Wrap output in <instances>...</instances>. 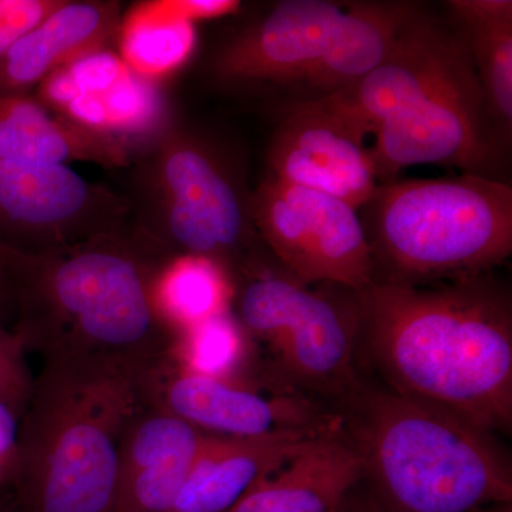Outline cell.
<instances>
[{"label": "cell", "mask_w": 512, "mask_h": 512, "mask_svg": "<svg viewBox=\"0 0 512 512\" xmlns=\"http://www.w3.org/2000/svg\"><path fill=\"white\" fill-rule=\"evenodd\" d=\"M36 94L63 119L133 151L163 138L167 130L168 109L160 87L131 72L109 47L50 74Z\"/></svg>", "instance_id": "11"}, {"label": "cell", "mask_w": 512, "mask_h": 512, "mask_svg": "<svg viewBox=\"0 0 512 512\" xmlns=\"http://www.w3.org/2000/svg\"><path fill=\"white\" fill-rule=\"evenodd\" d=\"M148 406L214 436L256 437L281 430H339L305 400L268 396L231 380L195 375L174 357L141 384Z\"/></svg>", "instance_id": "12"}, {"label": "cell", "mask_w": 512, "mask_h": 512, "mask_svg": "<svg viewBox=\"0 0 512 512\" xmlns=\"http://www.w3.org/2000/svg\"><path fill=\"white\" fill-rule=\"evenodd\" d=\"M389 389L488 433L512 424V312L487 274L448 284H370L352 292Z\"/></svg>", "instance_id": "1"}, {"label": "cell", "mask_w": 512, "mask_h": 512, "mask_svg": "<svg viewBox=\"0 0 512 512\" xmlns=\"http://www.w3.org/2000/svg\"><path fill=\"white\" fill-rule=\"evenodd\" d=\"M473 512H512L511 504L491 505V507L480 508Z\"/></svg>", "instance_id": "33"}, {"label": "cell", "mask_w": 512, "mask_h": 512, "mask_svg": "<svg viewBox=\"0 0 512 512\" xmlns=\"http://www.w3.org/2000/svg\"><path fill=\"white\" fill-rule=\"evenodd\" d=\"M320 434L306 430L256 437L205 434L173 512H228L261 478Z\"/></svg>", "instance_id": "18"}, {"label": "cell", "mask_w": 512, "mask_h": 512, "mask_svg": "<svg viewBox=\"0 0 512 512\" xmlns=\"http://www.w3.org/2000/svg\"><path fill=\"white\" fill-rule=\"evenodd\" d=\"M252 222L288 274L356 292L373 284L359 211L323 192L269 177L249 200Z\"/></svg>", "instance_id": "6"}, {"label": "cell", "mask_w": 512, "mask_h": 512, "mask_svg": "<svg viewBox=\"0 0 512 512\" xmlns=\"http://www.w3.org/2000/svg\"><path fill=\"white\" fill-rule=\"evenodd\" d=\"M119 200L66 164L0 160V245L47 254L111 234Z\"/></svg>", "instance_id": "8"}, {"label": "cell", "mask_w": 512, "mask_h": 512, "mask_svg": "<svg viewBox=\"0 0 512 512\" xmlns=\"http://www.w3.org/2000/svg\"><path fill=\"white\" fill-rule=\"evenodd\" d=\"M157 158V181L167 231L184 256L211 261L227 272L241 261L251 238L249 201L198 141L165 134Z\"/></svg>", "instance_id": "9"}, {"label": "cell", "mask_w": 512, "mask_h": 512, "mask_svg": "<svg viewBox=\"0 0 512 512\" xmlns=\"http://www.w3.org/2000/svg\"><path fill=\"white\" fill-rule=\"evenodd\" d=\"M244 352L241 328L224 312L181 333L174 360L181 369L195 375L231 380Z\"/></svg>", "instance_id": "26"}, {"label": "cell", "mask_w": 512, "mask_h": 512, "mask_svg": "<svg viewBox=\"0 0 512 512\" xmlns=\"http://www.w3.org/2000/svg\"><path fill=\"white\" fill-rule=\"evenodd\" d=\"M119 3L66 2L0 57V96H28L50 74L117 39Z\"/></svg>", "instance_id": "19"}, {"label": "cell", "mask_w": 512, "mask_h": 512, "mask_svg": "<svg viewBox=\"0 0 512 512\" xmlns=\"http://www.w3.org/2000/svg\"><path fill=\"white\" fill-rule=\"evenodd\" d=\"M130 148L94 134L47 109L36 97L0 96V160L104 167L128 164Z\"/></svg>", "instance_id": "21"}, {"label": "cell", "mask_w": 512, "mask_h": 512, "mask_svg": "<svg viewBox=\"0 0 512 512\" xmlns=\"http://www.w3.org/2000/svg\"><path fill=\"white\" fill-rule=\"evenodd\" d=\"M342 510H343V508H342ZM342 510H340L339 512H342Z\"/></svg>", "instance_id": "35"}, {"label": "cell", "mask_w": 512, "mask_h": 512, "mask_svg": "<svg viewBox=\"0 0 512 512\" xmlns=\"http://www.w3.org/2000/svg\"><path fill=\"white\" fill-rule=\"evenodd\" d=\"M419 9L412 2L350 3L328 49L289 87L288 104L323 99L362 80L393 52Z\"/></svg>", "instance_id": "20"}, {"label": "cell", "mask_w": 512, "mask_h": 512, "mask_svg": "<svg viewBox=\"0 0 512 512\" xmlns=\"http://www.w3.org/2000/svg\"><path fill=\"white\" fill-rule=\"evenodd\" d=\"M343 15L329 0H285L224 46L212 70L225 83L289 89L328 49Z\"/></svg>", "instance_id": "14"}, {"label": "cell", "mask_w": 512, "mask_h": 512, "mask_svg": "<svg viewBox=\"0 0 512 512\" xmlns=\"http://www.w3.org/2000/svg\"><path fill=\"white\" fill-rule=\"evenodd\" d=\"M457 20L495 124L510 133L512 124V2L453 0Z\"/></svg>", "instance_id": "22"}, {"label": "cell", "mask_w": 512, "mask_h": 512, "mask_svg": "<svg viewBox=\"0 0 512 512\" xmlns=\"http://www.w3.org/2000/svg\"><path fill=\"white\" fill-rule=\"evenodd\" d=\"M62 3L63 0H0V57Z\"/></svg>", "instance_id": "28"}, {"label": "cell", "mask_w": 512, "mask_h": 512, "mask_svg": "<svg viewBox=\"0 0 512 512\" xmlns=\"http://www.w3.org/2000/svg\"><path fill=\"white\" fill-rule=\"evenodd\" d=\"M0 512H15L12 510V508L9 507V504L6 503V501H3L2 498H0Z\"/></svg>", "instance_id": "34"}, {"label": "cell", "mask_w": 512, "mask_h": 512, "mask_svg": "<svg viewBox=\"0 0 512 512\" xmlns=\"http://www.w3.org/2000/svg\"><path fill=\"white\" fill-rule=\"evenodd\" d=\"M473 70L460 30L453 32L420 8L375 70L340 92L303 103L335 114L366 137Z\"/></svg>", "instance_id": "10"}, {"label": "cell", "mask_w": 512, "mask_h": 512, "mask_svg": "<svg viewBox=\"0 0 512 512\" xmlns=\"http://www.w3.org/2000/svg\"><path fill=\"white\" fill-rule=\"evenodd\" d=\"M205 434L146 404L121 440L111 512H173Z\"/></svg>", "instance_id": "15"}, {"label": "cell", "mask_w": 512, "mask_h": 512, "mask_svg": "<svg viewBox=\"0 0 512 512\" xmlns=\"http://www.w3.org/2000/svg\"><path fill=\"white\" fill-rule=\"evenodd\" d=\"M227 272L197 256H183L165 265L157 281V302L164 318L181 333L227 312Z\"/></svg>", "instance_id": "24"}, {"label": "cell", "mask_w": 512, "mask_h": 512, "mask_svg": "<svg viewBox=\"0 0 512 512\" xmlns=\"http://www.w3.org/2000/svg\"><path fill=\"white\" fill-rule=\"evenodd\" d=\"M18 252L0 245V322L9 308L16 311V281H18Z\"/></svg>", "instance_id": "31"}, {"label": "cell", "mask_w": 512, "mask_h": 512, "mask_svg": "<svg viewBox=\"0 0 512 512\" xmlns=\"http://www.w3.org/2000/svg\"><path fill=\"white\" fill-rule=\"evenodd\" d=\"M20 419L5 404L0 403V481L10 477L16 447H18Z\"/></svg>", "instance_id": "30"}, {"label": "cell", "mask_w": 512, "mask_h": 512, "mask_svg": "<svg viewBox=\"0 0 512 512\" xmlns=\"http://www.w3.org/2000/svg\"><path fill=\"white\" fill-rule=\"evenodd\" d=\"M120 57L131 72L158 80L177 72L188 62L195 45V23L178 16L168 0L140 3L121 18Z\"/></svg>", "instance_id": "23"}, {"label": "cell", "mask_w": 512, "mask_h": 512, "mask_svg": "<svg viewBox=\"0 0 512 512\" xmlns=\"http://www.w3.org/2000/svg\"><path fill=\"white\" fill-rule=\"evenodd\" d=\"M164 266L111 234L22 255L13 330L43 362L107 367L141 386L177 348L157 302Z\"/></svg>", "instance_id": "2"}, {"label": "cell", "mask_w": 512, "mask_h": 512, "mask_svg": "<svg viewBox=\"0 0 512 512\" xmlns=\"http://www.w3.org/2000/svg\"><path fill=\"white\" fill-rule=\"evenodd\" d=\"M494 126L473 70L373 131L369 153L377 183H394L403 170L421 164L490 177L501 153Z\"/></svg>", "instance_id": "7"}, {"label": "cell", "mask_w": 512, "mask_h": 512, "mask_svg": "<svg viewBox=\"0 0 512 512\" xmlns=\"http://www.w3.org/2000/svg\"><path fill=\"white\" fill-rule=\"evenodd\" d=\"M147 402L107 367L45 362L19 423L10 477L22 512H111L121 440Z\"/></svg>", "instance_id": "4"}, {"label": "cell", "mask_w": 512, "mask_h": 512, "mask_svg": "<svg viewBox=\"0 0 512 512\" xmlns=\"http://www.w3.org/2000/svg\"><path fill=\"white\" fill-rule=\"evenodd\" d=\"M348 440L383 512H473L512 504L510 460L488 433L392 389L345 400Z\"/></svg>", "instance_id": "3"}, {"label": "cell", "mask_w": 512, "mask_h": 512, "mask_svg": "<svg viewBox=\"0 0 512 512\" xmlns=\"http://www.w3.org/2000/svg\"><path fill=\"white\" fill-rule=\"evenodd\" d=\"M373 284L471 278L512 252V188L484 175L379 184L359 210Z\"/></svg>", "instance_id": "5"}, {"label": "cell", "mask_w": 512, "mask_h": 512, "mask_svg": "<svg viewBox=\"0 0 512 512\" xmlns=\"http://www.w3.org/2000/svg\"><path fill=\"white\" fill-rule=\"evenodd\" d=\"M26 349L15 330L0 322V403L22 419L35 380L26 363Z\"/></svg>", "instance_id": "27"}, {"label": "cell", "mask_w": 512, "mask_h": 512, "mask_svg": "<svg viewBox=\"0 0 512 512\" xmlns=\"http://www.w3.org/2000/svg\"><path fill=\"white\" fill-rule=\"evenodd\" d=\"M365 138L315 104H288L269 146L271 178L323 192L359 211L379 187Z\"/></svg>", "instance_id": "13"}, {"label": "cell", "mask_w": 512, "mask_h": 512, "mask_svg": "<svg viewBox=\"0 0 512 512\" xmlns=\"http://www.w3.org/2000/svg\"><path fill=\"white\" fill-rule=\"evenodd\" d=\"M171 8L181 18L195 23L197 20L222 18L239 8L235 0H168Z\"/></svg>", "instance_id": "29"}, {"label": "cell", "mask_w": 512, "mask_h": 512, "mask_svg": "<svg viewBox=\"0 0 512 512\" xmlns=\"http://www.w3.org/2000/svg\"><path fill=\"white\" fill-rule=\"evenodd\" d=\"M357 338L353 295L342 303L309 291L301 311L271 349L292 380L345 402L360 386L353 369Z\"/></svg>", "instance_id": "16"}, {"label": "cell", "mask_w": 512, "mask_h": 512, "mask_svg": "<svg viewBox=\"0 0 512 512\" xmlns=\"http://www.w3.org/2000/svg\"><path fill=\"white\" fill-rule=\"evenodd\" d=\"M342 512H383V510L370 495V497L360 498V500L352 501V503L346 501Z\"/></svg>", "instance_id": "32"}, {"label": "cell", "mask_w": 512, "mask_h": 512, "mask_svg": "<svg viewBox=\"0 0 512 512\" xmlns=\"http://www.w3.org/2000/svg\"><path fill=\"white\" fill-rule=\"evenodd\" d=\"M340 430L315 437L258 481L228 512H339L363 478L362 460Z\"/></svg>", "instance_id": "17"}, {"label": "cell", "mask_w": 512, "mask_h": 512, "mask_svg": "<svg viewBox=\"0 0 512 512\" xmlns=\"http://www.w3.org/2000/svg\"><path fill=\"white\" fill-rule=\"evenodd\" d=\"M309 289L291 275L258 274L238 299L242 325L256 338L275 345L301 311Z\"/></svg>", "instance_id": "25"}]
</instances>
